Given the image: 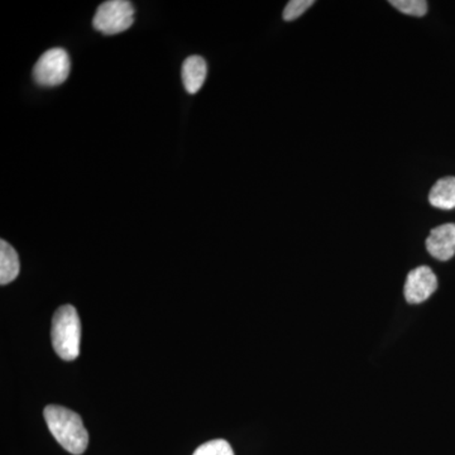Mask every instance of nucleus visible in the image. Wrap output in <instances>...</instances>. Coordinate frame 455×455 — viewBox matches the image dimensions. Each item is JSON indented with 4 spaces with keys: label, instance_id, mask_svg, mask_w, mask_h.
Here are the masks:
<instances>
[{
    "label": "nucleus",
    "instance_id": "obj_1",
    "mask_svg": "<svg viewBox=\"0 0 455 455\" xmlns=\"http://www.w3.org/2000/svg\"><path fill=\"white\" fill-rule=\"evenodd\" d=\"M44 420L56 442L66 451L82 455L89 444V434L82 418L66 407L49 405L44 411Z\"/></svg>",
    "mask_w": 455,
    "mask_h": 455
},
{
    "label": "nucleus",
    "instance_id": "obj_4",
    "mask_svg": "<svg viewBox=\"0 0 455 455\" xmlns=\"http://www.w3.org/2000/svg\"><path fill=\"white\" fill-rule=\"evenodd\" d=\"M71 62L64 49L46 51L33 68L35 82L41 86H59L68 80Z\"/></svg>",
    "mask_w": 455,
    "mask_h": 455
},
{
    "label": "nucleus",
    "instance_id": "obj_2",
    "mask_svg": "<svg viewBox=\"0 0 455 455\" xmlns=\"http://www.w3.org/2000/svg\"><path fill=\"white\" fill-rule=\"evenodd\" d=\"M53 349L64 361H75L80 355L82 323L77 311L71 305H64L56 310L51 329Z\"/></svg>",
    "mask_w": 455,
    "mask_h": 455
},
{
    "label": "nucleus",
    "instance_id": "obj_10",
    "mask_svg": "<svg viewBox=\"0 0 455 455\" xmlns=\"http://www.w3.org/2000/svg\"><path fill=\"white\" fill-rule=\"evenodd\" d=\"M390 4L407 16L424 17L427 12L425 0H391Z\"/></svg>",
    "mask_w": 455,
    "mask_h": 455
},
{
    "label": "nucleus",
    "instance_id": "obj_12",
    "mask_svg": "<svg viewBox=\"0 0 455 455\" xmlns=\"http://www.w3.org/2000/svg\"><path fill=\"white\" fill-rule=\"evenodd\" d=\"M314 3H315L314 0H291V2L287 3L286 7H284L283 20H287V22L298 20L299 17H301L302 14L314 4Z\"/></svg>",
    "mask_w": 455,
    "mask_h": 455
},
{
    "label": "nucleus",
    "instance_id": "obj_3",
    "mask_svg": "<svg viewBox=\"0 0 455 455\" xmlns=\"http://www.w3.org/2000/svg\"><path fill=\"white\" fill-rule=\"evenodd\" d=\"M133 4L127 0H109L99 5L92 26L106 36L118 35L130 29L134 22Z\"/></svg>",
    "mask_w": 455,
    "mask_h": 455
},
{
    "label": "nucleus",
    "instance_id": "obj_11",
    "mask_svg": "<svg viewBox=\"0 0 455 455\" xmlns=\"http://www.w3.org/2000/svg\"><path fill=\"white\" fill-rule=\"evenodd\" d=\"M193 455H235V453L229 443L223 439H217L200 445Z\"/></svg>",
    "mask_w": 455,
    "mask_h": 455
},
{
    "label": "nucleus",
    "instance_id": "obj_8",
    "mask_svg": "<svg viewBox=\"0 0 455 455\" xmlns=\"http://www.w3.org/2000/svg\"><path fill=\"white\" fill-rule=\"evenodd\" d=\"M429 202L434 208L451 211L455 208V178L448 176L438 180L431 188Z\"/></svg>",
    "mask_w": 455,
    "mask_h": 455
},
{
    "label": "nucleus",
    "instance_id": "obj_9",
    "mask_svg": "<svg viewBox=\"0 0 455 455\" xmlns=\"http://www.w3.org/2000/svg\"><path fill=\"white\" fill-rule=\"evenodd\" d=\"M18 253L4 239L0 241V283L7 284L16 280L20 275Z\"/></svg>",
    "mask_w": 455,
    "mask_h": 455
},
{
    "label": "nucleus",
    "instance_id": "obj_6",
    "mask_svg": "<svg viewBox=\"0 0 455 455\" xmlns=\"http://www.w3.org/2000/svg\"><path fill=\"white\" fill-rule=\"evenodd\" d=\"M427 252L439 260H449L455 254V224L434 228L427 239Z\"/></svg>",
    "mask_w": 455,
    "mask_h": 455
},
{
    "label": "nucleus",
    "instance_id": "obj_7",
    "mask_svg": "<svg viewBox=\"0 0 455 455\" xmlns=\"http://www.w3.org/2000/svg\"><path fill=\"white\" fill-rule=\"evenodd\" d=\"M208 75V65L202 56H190L181 68L182 83L188 94H196L203 88Z\"/></svg>",
    "mask_w": 455,
    "mask_h": 455
},
{
    "label": "nucleus",
    "instance_id": "obj_5",
    "mask_svg": "<svg viewBox=\"0 0 455 455\" xmlns=\"http://www.w3.org/2000/svg\"><path fill=\"white\" fill-rule=\"evenodd\" d=\"M438 289V278L427 266H421L409 272L403 295L409 304L416 305L427 301Z\"/></svg>",
    "mask_w": 455,
    "mask_h": 455
}]
</instances>
